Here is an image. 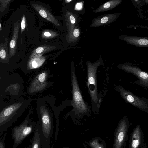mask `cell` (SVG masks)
Returning a JSON list of instances; mask_svg holds the SVG:
<instances>
[{"label": "cell", "instance_id": "15", "mask_svg": "<svg viewBox=\"0 0 148 148\" xmlns=\"http://www.w3.org/2000/svg\"><path fill=\"white\" fill-rule=\"evenodd\" d=\"M89 144L92 148H106L105 142L99 137L93 138L90 141Z\"/></svg>", "mask_w": 148, "mask_h": 148}, {"label": "cell", "instance_id": "4", "mask_svg": "<svg viewBox=\"0 0 148 148\" xmlns=\"http://www.w3.org/2000/svg\"><path fill=\"white\" fill-rule=\"evenodd\" d=\"M34 125L27 120L18 126L14 127L12 130V138L14 140L12 148H17L22 141L32 132Z\"/></svg>", "mask_w": 148, "mask_h": 148}, {"label": "cell", "instance_id": "22", "mask_svg": "<svg viewBox=\"0 0 148 148\" xmlns=\"http://www.w3.org/2000/svg\"><path fill=\"white\" fill-rule=\"evenodd\" d=\"M69 20L70 22L72 24H74L75 22V19L74 16L72 15H71L70 16Z\"/></svg>", "mask_w": 148, "mask_h": 148}, {"label": "cell", "instance_id": "9", "mask_svg": "<svg viewBox=\"0 0 148 148\" xmlns=\"http://www.w3.org/2000/svg\"><path fill=\"white\" fill-rule=\"evenodd\" d=\"M143 132L138 124L133 130L130 137L129 148H141L144 145Z\"/></svg>", "mask_w": 148, "mask_h": 148}, {"label": "cell", "instance_id": "29", "mask_svg": "<svg viewBox=\"0 0 148 148\" xmlns=\"http://www.w3.org/2000/svg\"><path fill=\"white\" fill-rule=\"evenodd\" d=\"M1 24H0V29L1 28Z\"/></svg>", "mask_w": 148, "mask_h": 148}, {"label": "cell", "instance_id": "6", "mask_svg": "<svg viewBox=\"0 0 148 148\" xmlns=\"http://www.w3.org/2000/svg\"><path fill=\"white\" fill-rule=\"evenodd\" d=\"M117 68L125 71L132 73L135 75L138 79V80L134 82V83L140 86L146 88H148V74L143 71L138 67L124 64L117 65Z\"/></svg>", "mask_w": 148, "mask_h": 148}, {"label": "cell", "instance_id": "20", "mask_svg": "<svg viewBox=\"0 0 148 148\" xmlns=\"http://www.w3.org/2000/svg\"><path fill=\"white\" fill-rule=\"evenodd\" d=\"M10 1V0H7L5 2H1V0L0 1V2H0L1 3L0 8L1 11L3 12L5 8H6L7 5Z\"/></svg>", "mask_w": 148, "mask_h": 148}, {"label": "cell", "instance_id": "24", "mask_svg": "<svg viewBox=\"0 0 148 148\" xmlns=\"http://www.w3.org/2000/svg\"><path fill=\"white\" fill-rule=\"evenodd\" d=\"M76 8L78 9H80L82 7V5L80 3H78L76 5Z\"/></svg>", "mask_w": 148, "mask_h": 148}, {"label": "cell", "instance_id": "3", "mask_svg": "<svg viewBox=\"0 0 148 148\" xmlns=\"http://www.w3.org/2000/svg\"><path fill=\"white\" fill-rule=\"evenodd\" d=\"M73 103L74 107L80 113H91L90 107L84 101L82 95L75 72H71Z\"/></svg>", "mask_w": 148, "mask_h": 148}, {"label": "cell", "instance_id": "10", "mask_svg": "<svg viewBox=\"0 0 148 148\" xmlns=\"http://www.w3.org/2000/svg\"><path fill=\"white\" fill-rule=\"evenodd\" d=\"M48 76V73L46 71L42 72L38 75L32 82L30 89V91L31 92H34L44 89L47 84Z\"/></svg>", "mask_w": 148, "mask_h": 148}, {"label": "cell", "instance_id": "12", "mask_svg": "<svg viewBox=\"0 0 148 148\" xmlns=\"http://www.w3.org/2000/svg\"><path fill=\"white\" fill-rule=\"evenodd\" d=\"M32 5L42 17L52 23L55 25L60 26L58 21L46 8L39 4H33Z\"/></svg>", "mask_w": 148, "mask_h": 148}, {"label": "cell", "instance_id": "1", "mask_svg": "<svg viewBox=\"0 0 148 148\" xmlns=\"http://www.w3.org/2000/svg\"><path fill=\"white\" fill-rule=\"evenodd\" d=\"M104 64L101 56L94 63L88 61L86 62L87 85L91 98L92 109L94 112L96 114L99 112L101 104L103 99L102 95L98 92L96 73L98 67Z\"/></svg>", "mask_w": 148, "mask_h": 148}, {"label": "cell", "instance_id": "2", "mask_svg": "<svg viewBox=\"0 0 148 148\" xmlns=\"http://www.w3.org/2000/svg\"><path fill=\"white\" fill-rule=\"evenodd\" d=\"M115 89L126 102L143 111L148 112V100L147 99L135 95L121 85L116 86Z\"/></svg>", "mask_w": 148, "mask_h": 148}, {"label": "cell", "instance_id": "16", "mask_svg": "<svg viewBox=\"0 0 148 148\" xmlns=\"http://www.w3.org/2000/svg\"><path fill=\"white\" fill-rule=\"evenodd\" d=\"M41 140L39 128H35L31 148H40Z\"/></svg>", "mask_w": 148, "mask_h": 148}, {"label": "cell", "instance_id": "7", "mask_svg": "<svg viewBox=\"0 0 148 148\" xmlns=\"http://www.w3.org/2000/svg\"><path fill=\"white\" fill-rule=\"evenodd\" d=\"M43 135L46 139L50 138L52 132V124L51 117L47 109L44 106L40 108Z\"/></svg>", "mask_w": 148, "mask_h": 148}, {"label": "cell", "instance_id": "25", "mask_svg": "<svg viewBox=\"0 0 148 148\" xmlns=\"http://www.w3.org/2000/svg\"><path fill=\"white\" fill-rule=\"evenodd\" d=\"M44 35L46 37H49L51 34L48 32H45L44 33Z\"/></svg>", "mask_w": 148, "mask_h": 148}, {"label": "cell", "instance_id": "14", "mask_svg": "<svg viewBox=\"0 0 148 148\" xmlns=\"http://www.w3.org/2000/svg\"><path fill=\"white\" fill-rule=\"evenodd\" d=\"M123 0H111L101 5L99 7L94 10L93 13H99L111 10L119 5Z\"/></svg>", "mask_w": 148, "mask_h": 148}, {"label": "cell", "instance_id": "23", "mask_svg": "<svg viewBox=\"0 0 148 148\" xmlns=\"http://www.w3.org/2000/svg\"><path fill=\"white\" fill-rule=\"evenodd\" d=\"M44 51V48L41 47L38 48L36 50V52L37 53H40Z\"/></svg>", "mask_w": 148, "mask_h": 148}, {"label": "cell", "instance_id": "27", "mask_svg": "<svg viewBox=\"0 0 148 148\" xmlns=\"http://www.w3.org/2000/svg\"><path fill=\"white\" fill-rule=\"evenodd\" d=\"M71 1H72L71 0H67L65 1L67 3H69Z\"/></svg>", "mask_w": 148, "mask_h": 148}, {"label": "cell", "instance_id": "21", "mask_svg": "<svg viewBox=\"0 0 148 148\" xmlns=\"http://www.w3.org/2000/svg\"><path fill=\"white\" fill-rule=\"evenodd\" d=\"M79 34L80 32L79 29L77 28L75 29L73 32L74 36L75 37H78L79 35Z\"/></svg>", "mask_w": 148, "mask_h": 148}, {"label": "cell", "instance_id": "18", "mask_svg": "<svg viewBox=\"0 0 148 148\" xmlns=\"http://www.w3.org/2000/svg\"><path fill=\"white\" fill-rule=\"evenodd\" d=\"M7 134L6 132L3 134L0 137V148H6L5 145V140Z\"/></svg>", "mask_w": 148, "mask_h": 148}, {"label": "cell", "instance_id": "17", "mask_svg": "<svg viewBox=\"0 0 148 148\" xmlns=\"http://www.w3.org/2000/svg\"><path fill=\"white\" fill-rule=\"evenodd\" d=\"M0 57L2 59H5L7 56V54H8L7 53L8 49H5V48L3 46V45L2 46L0 45Z\"/></svg>", "mask_w": 148, "mask_h": 148}, {"label": "cell", "instance_id": "19", "mask_svg": "<svg viewBox=\"0 0 148 148\" xmlns=\"http://www.w3.org/2000/svg\"><path fill=\"white\" fill-rule=\"evenodd\" d=\"M26 18L24 15H23L21 23V32L22 33L25 29L26 26Z\"/></svg>", "mask_w": 148, "mask_h": 148}, {"label": "cell", "instance_id": "13", "mask_svg": "<svg viewBox=\"0 0 148 148\" xmlns=\"http://www.w3.org/2000/svg\"><path fill=\"white\" fill-rule=\"evenodd\" d=\"M20 24L18 22L14 24L13 35L9 43V56L12 57L14 55L17 49V42L18 38Z\"/></svg>", "mask_w": 148, "mask_h": 148}, {"label": "cell", "instance_id": "28", "mask_svg": "<svg viewBox=\"0 0 148 148\" xmlns=\"http://www.w3.org/2000/svg\"><path fill=\"white\" fill-rule=\"evenodd\" d=\"M31 146H29L27 148H31Z\"/></svg>", "mask_w": 148, "mask_h": 148}, {"label": "cell", "instance_id": "26", "mask_svg": "<svg viewBox=\"0 0 148 148\" xmlns=\"http://www.w3.org/2000/svg\"><path fill=\"white\" fill-rule=\"evenodd\" d=\"M141 148H147V147L146 144L144 143L143 146Z\"/></svg>", "mask_w": 148, "mask_h": 148}, {"label": "cell", "instance_id": "8", "mask_svg": "<svg viewBox=\"0 0 148 148\" xmlns=\"http://www.w3.org/2000/svg\"><path fill=\"white\" fill-rule=\"evenodd\" d=\"M120 13H114L101 15L92 20L91 28H96L110 24L115 21L120 16Z\"/></svg>", "mask_w": 148, "mask_h": 148}, {"label": "cell", "instance_id": "5", "mask_svg": "<svg viewBox=\"0 0 148 148\" xmlns=\"http://www.w3.org/2000/svg\"><path fill=\"white\" fill-rule=\"evenodd\" d=\"M129 123L126 117H123L118 123L115 132L112 148H123L127 137Z\"/></svg>", "mask_w": 148, "mask_h": 148}, {"label": "cell", "instance_id": "11", "mask_svg": "<svg viewBox=\"0 0 148 148\" xmlns=\"http://www.w3.org/2000/svg\"><path fill=\"white\" fill-rule=\"evenodd\" d=\"M120 40L127 42L128 44L139 47H146L148 46V38L121 35L119 36Z\"/></svg>", "mask_w": 148, "mask_h": 148}]
</instances>
